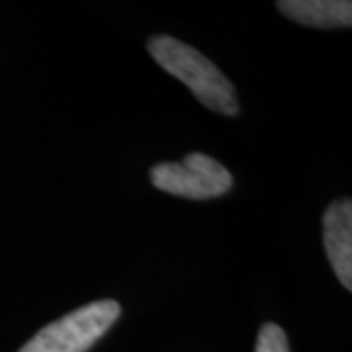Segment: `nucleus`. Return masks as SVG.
<instances>
[{
	"label": "nucleus",
	"instance_id": "obj_1",
	"mask_svg": "<svg viewBox=\"0 0 352 352\" xmlns=\"http://www.w3.org/2000/svg\"><path fill=\"white\" fill-rule=\"evenodd\" d=\"M147 51L168 75L184 82L206 108L223 116L239 113L233 82L200 51L170 36H153L147 41Z\"/></svg>",
	"mask_w": 352,
	"mask_h": 352
},
{
	"label": "nucleus",
	"instance_id": "obj_2",
	"mask_svg": "<svg viewBox=\"0 0 352 352\" xmlns=\"http://www.w3.org/2000/svg\"><path fill=\"white\" fill-rule=\"evenodd\" d=\"M120 315L122 307L113 300L87 303L41 329L20 352H87L112 329Z\"/></svg>",
	"mask_w": 352,
	"mask_h": 352
},
{
	"label": "nucleus",
	"instance_id": "obj_3",
	"mask_svg": "<svg viewBox=\"0 0 352 352\" xmlns=\"http://www.w3.org/2000/svg\"><path fill=\"white\" fill-rule=\"evenodd\" d=\"M155 188L178 198L212 200L227 194L233 176L219 161L204 153H190L182 163H159L149 170Z\"/></svg>",
	"mask_w": 352,
	"mask_h": 352
},
{
	"label": "nucleus",
	"instance_id": "obj_4",
	"mask_svg": "<svg viewBox=\"0 0 352 352\" xmlns=\"http://www.w3.org/2000/svg\"><path fill=\"white\" fill-rule=\"evenodd\" d=\"M323 247L339 282L352 289V201H333L323 214Z\"/></svg>",
	"mask_w": 352,
	"mask_h": 352
},
{
	"label": "nucleus",
	"instance_id": "obj_5",
	"mask_svg": "<svg viewBox=\"0 0 352 352\" xmlns=\"http://www.w3.org/2000/svg\"><path fill=\"white\" fill-rule=\"evenodd\" d=\"M280 14L292 22L311 28H351L352 2L349 0H282Z\"/></svg>",
	"mask_w": 352,
	"mask_h": 352
},
{
	"label": "nucleus",
	"instance_id": "obj_6",
	"mask_svg": "<svg viewBox=\"0 0 352 352\" xmlns=\"http://www.w3.org/2000/svg\"><path fill=\"white\" fill-rule=\"evenodd\" d=\"M254 352H289L288 337L276 323H264L258 331Z\"/></svg>",
	"mask_w": 352,
	"mask_h": 352
}]
</instances>
